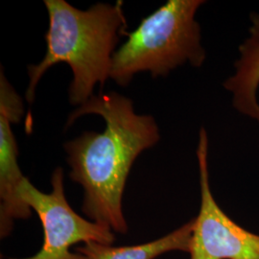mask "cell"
I'll return each instance as SVG.
<instances>
[{
  "mask_svg": "<svg viewBox=\"0 0 259 259\" xmlns=\"http://www.w3.org/2000/svg\"><path fill=\"white\" fill-rule=\"evenodd\" d=\"M250 23L249 36L239 47L234 73L224 87L232 93L234 109L259 123V14L251 15Z\"/></svg>",
  "mask_w": 259,
  "mask_h": 259,
  "instance_id": "52a82bcc",
  "label": "cell"
},
{
  "mask_svg": "<svg viewBox=\"0 0 259 259\" xmlns=\"http://www.w3.org/2000/svg\"><path fill=\"white\" fill-rule=\"evenodd\" d=\"M197 159L201 205L194 219L190 259H259V234L234 222L213 196L208 174V138L204 128L199 134Z\"/></svg>",
  "mask_w": 259,
  "mask_h": 259,
  "instance_id": "5b68a950",
  "label": "cell"
},
{
  "mask_svg": "<svg viewBox=\"0 0 259 259\" xmlns=\"http://www.w3.org/2000/svg\"><path fill=\"white\" fill-rule=\"evenodd\" d=\"M49 27L45 38L47 53L37 65L27 66L29 83L25 98L35 100L37 83L47 70L60 63L71 68L69 102L82 106L93 95L97 83L103 88L111 74V61L127 20L122 1L116 4L97 3L79 10L65 0H45Z\"/></svg>",
  "mask_w": 259,
  "mask_h": 259,
  "instance_id": "7a4b0ae2",
  "label": "cell"
},
{
  "mask_svg": "<svg viewBox=\"0 0 259 259\" xmlns=\"http://www.w3.org/2000/svg\"><path fill=\"white\" fill-rule=\"evenodd\" d=\"M193 228L194 219L157 240L144 244L113 247L90 242L78 247L76 251L87 259H155L170 251L189 252Z\"/></svg>",
  "mask_w": 259,
  "mask_h": 259,
  "instance_id": "ba28073f",
  "label": "cell"
},
{
  "mask_svg": "<svg viewBox=\"0 0 259 259\" xmlns=\"http://www.w3.org/2000/svg\"><path fill=\"white\" fill-rule=\"evenodd\" d=\"M204 3L169 0L142 19L135 31L126 32L127 40L112 56L110 78L127 87L139 72H150L157 78L186 63L202 66L206 55L195 16Z\"/></svg>",
  "mask_w": 259,
  "mask_h": 259,
  "instance_id": "3957f363",
  "label": "cell"
},
{
  "mask_svg": "<svg viewBox=\"0 0 259 259\" xmlns=\"http://www.w3.org/2000/svg\"><path fill=\"white\" fill-rule=\"evenodd\" d=\"M23 103L3 73H0V235L6 238L14 222L31 217L32 208L19 194L23 176L18 162L19 148L12 125L23 115Z\"/></svg>",
  "mask_w": 259,
  "mask_h": 259,
  "instance_id": "8992f818",
  "label": "cell"
},
{
  "mask_svg": "<svg viewBox=\"0 0 259 259\" xmlns=\"http://www.w3.org/2000/svg\"><path fill=\"white\" fill-rule=\"evenodd\" d=\"M51 187L50 193H45L32 185L27 178L23 180L19 194L37 213L42 225L45 240L35 255L10 259H87L77 251L71 252V247L81 242L112 245L115 239L112 231L83 219L67 202L61 167H57L51 176Z\"/></svg>",
  "mask_w": 259,
  "mask_h": 259,
  "instance_id": "277c9868",
  "label": "cell"
},
{
  "mask_svg": "<svg viewBox=\"0 0 259 259\" xmlns=\"http://www.w3.org/2000/svg\"><path fill=\"white\" fill-rule=\"evenodd\" d=\"M85 114L100 115L106 127L64 144L69 177L83 187L82 209L91 221L125 234L129 228L122 199L127 179L139 155L159 141V129L153 116L138 114L132 100L115 92L94 95L78 107L65 129Z\"/></svg>",
  "mask_w": 259,
  "mask_h": 259,
  "instance_id": "6da1fadb",
  "label": "cell"
}]
</instances>
